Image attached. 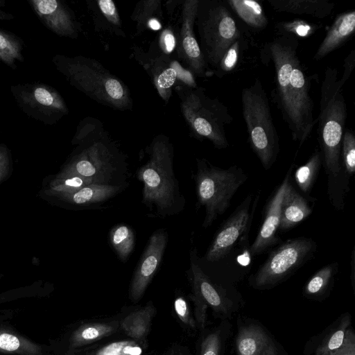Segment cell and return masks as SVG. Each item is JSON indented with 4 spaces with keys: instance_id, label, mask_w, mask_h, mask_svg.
<instances>
[{
    "instance_id": "cell-34",
    "label": "cell",
    "mask_w": 355,
    "mask_h": 355,
    "mask_svg": "<svg viewBox=\"0 0 355 355\" xmlns=\"http://www.w3.org/2000/svg\"><path fill=\"white\" fill-rule=\"evenodd\" d=\"M244 44H246L244 42L243 37H241L235 40L228 48L214 71L218 78H222L231 73L237 67Z\"/></svg>"
},
{
    "instance_id": "cell-45",
    "label": "cell",
    "mask_w": 355,
    "mask_h": 355,
    "mask_svg": "<svg viewBox=\"0 0 355 355\" xmlns=\"http://www.w3.org/2000/svg\"><path fill=\"white\" fill-rule=\"evenodd\" d=\"M19 346L20 342L17 337L8 333H3L0 335L1 349L8 352H13L17 350Z\"/></svg>"
},
{
    "instance_id": "cell-47",
    "label": "cell",
    "mask_w": 355,
    "mask_h": 355,
    "mask_svg": "<svg viewBox=\"0 0 355 355\" xmlns=\"http://www.w3.org/2000/svg\"><path fill=\"white\" fill-rule=\"evenodd\" d=\"M6 6L4 0H0V20H11L15 18V16L3 10Z\"/></svg>"
},
{
    "instance_id": "cell-20",
    "label": "cell",
    "mask_w": 355,
    "mask_h": 355,
    "mask_svg": "<svg viewBox=\"0 0 355 355\" xmlns=\"http://www.w3.org/2000/svg\"><path fill=\"white\" fill-rule=\"evenodd\" d=\"M355 31V10L338 15L326 33L313 60H320L343 46Z\"/></svg>"
},
{
    "instance_id": "cell-41",
    "label": "cell",
    "mask_w": 355,
    "mask_h": 355,
    "mask_svg": "<svg viewBox=\"0 0 355 355\" xmlns=\"http://www.w3.org/2000/svg\"><path fill=\"white\" fill-rule=\"evenodd\" d=\"M97 3L103 17L112 24L120 27L121 21L114 3L112 0H100Z\"/></svg>"
},
{
    "instance_id": "cell-33",
    "label": "cell",
    "mask_w": 355,
    "mask_h": 355,
    "mask_svg": "<svg viewBox=\"0 0 355 355\" xmlns=\"http://www.w3.org/2000/svg\"><path fill=\"white\" fill-rule=\"evenodd\" d=\"M137 6L136 10L132 15V19L137 24V28L141 27L142 31L144 28L158 30L162 28V25L158 20V17H152L155 15H159L160 10L159 1H144Z\"/></svg>"
},
{
    "instance_id": "cell-7",
    "label": "cell",
    "mask_w": 355,
    "mask_h": 355,
    "mask_svg": "<svg viewBox=\"0 0 355 355\" xmlns=\"http://www.w3.org/2000/svg\"><path fill=\"white\" fill-rule=\"evenodd\" d=\"M241 103L249 145L264 169L269 170L278 157L279 139L267 94L259 78L242 89Z\"/></svg>"
},
{
    "instance_id": "cell-14",
    "label": "cell",
    "mask_w": 355,
    "mask_h": 355,
    "mask_svg": "<svg viewBox=\"0 0 355 355\" xmlns=\"http://www.w3.org/2000/svg\"><path fill=\"white\" fill-rule=\"evenodd\" d=\"M168 241L166 230H156L148 243L133 274L129 288V297L134 303L143 297L146 289L157 272Z\"/></svg>"
},
{
    "instance_id": "cell-2",
    "label": "cell",
    "mask_w": 355,
    "mask_h": 355,
    "mask_svg": "<svg viewBox=\"0 0 355 355\" xmlns=\"http://www.w3.org/2000/svg\"><path fill=\"white\" fill-rule=\"evenodd\" d=\"M336 68L325 70L320 89V112L316 121L322 164L327 178V194L337 210L345 208L349 179L342 167L340 150L347 119L343 86Z\"/></svg>"
},
{
    "instance_id": "cell-12",
    "label": "cell",
    "mask_w": 355,
    "mask_h": 355,
    "mask_svg": "<svg viewBox=\"0 0 355 355\" xmlns=\"http://www.w3.org/2000/svg\"><path fill=\"white\" fill-rule=\"evenodd\" d=\"M260 193L259 190L255 195H248L221 224L206 252V261L215 262L224 259L240 238L248 239Z\"/></svg>"
},
{
    "instance_id": "cell-3",
    "label": "cell",
    "mask_w": 355,
    "mask_h": 355,
    "mask_svg": "<svg viewBox=\"0 0 355 355\" xmlns=\"http://www.w3.org/2000/svg\"><path fill=\"white\" fill-rule=\"evenodd\" d=\"M75 148L57 173L80 175L95 183L128 186V163L119 146L92 117L80 121L71 140Z\"/></svg>"
},
{
    "instance_id": "cell-40",
    "label": "cell",
    "mask_w": 355,
    "mask_h": 355,
    "mask_svg": "<svg viewBox=\"0 0 355 355\" xmlns=\"http://www.w3.org/2000/svg\"><path fill=\"white\" fill-rule=\"evenodd\" d=\"M175 311L180 320L189 327L194 329L196 324L195 319L191 315L187 301L182 297H178L174 302Z\"/></svg>"
},
{
    "instance_id": "cell-29",
    "label": "cell",
    "mask_w": 355,
    "mask_h": 355,
    "mask_svg": "<svg viewBox=\"0 0 355 355\" xmlns=\"http://www.w3.org/2000/svg\"><path fill=\"white\" fill-rule=\"evenodd\" d=\"M321 165V154L319 148H317L307 162L295 171L294 179L296 184L308 197L316 181Z\"/></svg>"
},
{
    "instance_id": "cell-42",
    "label": "cell",
    "mask_w": 355,
    "mask_h": 355,
    "mask_svg": "<svg viewBox=\"0 0 355 355\" xmlns=\"http://www.w3.org/2000/svg\"><path fill=\"white\" fill-rule=\"evenodd\" d=\"M220 337L218 332L209 334L201 344L200 355H219Z\"/></svg>"
},
{
    "instance_id": "cell-5",
    "label": "cell",
    "mask_w": 355,
    "mask_h": 355,
    "mask_svg": "<svg viewBox=\"0 0 355 355\" xmlns=\"http://www.w3.org/2000/svg\"><path fill=\"white\" fill-rule=\"evenodd\" d=\"M51 62L70 85L98 103L119 110L132 105L126 85L98 61L83 55H54Z\"/></svg>"
},
{
    "instance_id": "cell-18",
    "label": "cell",
    "mask_w": 355,
    "mask_h": 355,
    "mask_svg": "<svg viewBox=\"0 0 355 355\" xmlns=\"http://www.w3.org/2000/svg\"><path fill=\"white\" fill-rule=\"evenodd\" d=\"M196 251H192L190 268L187 271L192 286V291L196 293L218 315L227 316L230 312L232 302L202 271L196 261Z\"/></svg>"
},
{
    "instance_id": "cell-48",
    "label": "cell",
    "mask_w": 355,
    "mask_h": 355,
    "mask_svg": "<svg viewBox=\"0 0 355 355\" xmlns=\"http://www.w3.org/2000/svg\"><path fill=\"white\" fill-rule=\"evenodd\" d=\"M350 266H351V281L353 288H354V282H355V246H354L352 255H351V261H350Z\"/></svg>"
},
{
    "instance_id": "cell-6",
    "label": "cell",
    "mask_w": 355,
    "mask_h": 355,
    "mask_svg": "<svg viewBox=\"0 0 355 355\" xmlns=\"http://www.w3.org/2000/svg\"><path fill=\"white\" fill-rule=\"evenodd\" d=\"M175 89L192 135L200 140H209L217 149L227 148L225 128L233 121L227 107L208 95L205 88L179 85Z\"/></svg>"
},
{
    "instance_id": "cell-11",
    "label": "cell",
    "mask_w": 355,
    "mask_h": 355,
    "mask_svg": "<svg viewBox=\"0 0 355 355\" xmlns=\"http://www.w3.org/2000/svg\"><path fill=\"white\" fill-rule=\"evenodd\" d=\"M10 91L20 110L28 117L51 125L69 114V108L58 90L41 82L18 83Z\"/></svg>"
},
{
    "instance_id": "cell-30",
    "label": "cell",
    "mask_w": 355,
    "mask_h": 355,
    "mask_svg": "<svg viewBox=\"0 0 355 355\" xmlns=\"http://www.w3.org/2000/svg\"><path fill=\"white\" fill-rule=\"evenodd\" d=\"M109 239L119 259L125 262L135 248V236L132 229L126 224H118L110 230Z\"/></svg>"
},
{
    "instance_id": "cell-23",
    "label": "cell",
    "mask_w": 355,
    "mask_h": 355,
    "mask_svg": "<svg viewBox=\"0 0 355 355\" xmlns=\"http://www.w3.org/2000/svg\"><path fill=\"white\" fill-rule=\"evenodd\" d=\"M271 8L279 12L311 15L324 18L331 14L334 3L326 0H267Z\"/></svg>"
},
{
    "instance_id": "cell-15",
    "label": "cell",
    "mask_w": 355,
    "mask_h": 355,
    "mask_svg": "<svg viewBox=\"0 0 355 355\" xmlns=\"http://www.w3.org/2000/svg\"><path fill=\"white\" fill-rule=\"evenodd\" d=\"M295 167L292 164L279 187L268 200L264 209V218L260 230L252 244L249 248V254L252 257L261 254L273 246L281 243L277 236L281 218V206L284 194L290 182L291 173Z\"/></svg>"
},
{
    "instance_id": "cell-8",
    "label": "cell",
    "mask_w": 355,
    "mask_h": 355,
    "mask_svg": "<svg viewBox=\"0 0 355 355\" xmlns=\"http://www.w3.org/2000/svg\"><path fill=\"white\" fill-rule=\"evenodd\" d=\"M196 172L193 175L196 207L205 208L202 227L207 228L229 208L231 200L247 180L248 175L236 165L221 168L205 158L196 159Z\"/></svg>"
},
{
    "instance_id": "cell-24",
    "label": "cell",
    "mask_w": 355,
    "mask_h": 355,
    "mask_svg": "<svg viewBox=\"0 0 355 355\" xmlns=\"http://www.w3.org/2000/svg\"><path fill=\"white\" fill-rule=\"evenodd\" d=\"M94 183L92 180L80 175H60L58 173L49 175L43 180L38 196L42 198L70 193Z\"/></svg>"
},
{
    "instance_id": "cell-25",
    "label": "cell",
    "mask_w": 355,
    "mask_h": 355,
    "mask_svg": "<svg viewBox=\"0 0 355 355\" xmlns=\"http://www.w3.org/2000/svg\"><path fill=\"white\" fill-rule=\"evenodd\" d=\"M155 313L154 306L151 303L148 304L124 318L120 323L121 328L128 336L141 341L149 332Z\"/></svg>"
},
{
    "instance_id": "cell-10",
    "label": "cell",
    "mask_w": 355,
    "mask_h": 355,
    "mask_svg": "<svg viewBox=\"0 0 355 355\" xmlns=\"http://www.w3.org/2000/svg\"><path fill=\"white\" fill-rule=\"evenodd\" d=\"M316 250L317 244L311 238L300 236L286 241L270 252L249 279L250 284L259 290L277 286L309 261Z\"/></svg>"
},
{
    "instance_id": "cell-4",
    "label": "cell",
    "mask_w": 355,
    "mask_h": 355,
    "mask_svg": "<svg viewBox=\"0 0 355 355\" xmlns=\"http://www.w3.org/2000/svg\"><path fill=\"white\" fill-rule=\"evenodd\" d=\"M144 155L146 159L136 172L143 184L141 202L157 216L178 214L184 209L186 199L173 170V144L168 137L157 135Z\"/></svg>"
},
{
    "instance_id": "cell-26",
    "label": "cell",
    "mask_w": 355,
    "mask_h": 355,
    "mask_svg": "<svg viewBox=\"0 0 355 355\" xmlns=\"http://www.w3.org/2000/svg\"><path fill=\"white\" fill-rule=\"evenodd\" d=\"M227 4L246 25L250 28L261 31L268 24L262 5L254 0H227Z\"/></svg>"
},
{
    "instance_id": "cell-31",
    "label": "cell",
    "mask_w": 355,
    "mask_h": 355,
    "mask_svg": "<svg viewBox=\"0 0 355 355\" xmlns=\"http://www.w3.org/2000/svg\"><path fill=\"white\" fill-rule=\"evenodd\" d=\"M117 326L112 323L94 322L80 327L74 333L73 344L76 346L87 345L114 334Z\"/></svg>"
},
{
    "instance_id": "cell-38",
    "label": "cell",
    "mask_w": 355,
    "mask_h": 355,
    "mask_svg": "<svg viewBox=\"0 0 355 355\" xmlns=\"http://www.w3.org/2000/svg\"><path fill=\"white\" fill-rule=\"evenodd\" d=\"M12 153L6 144H0V184L6 181L12 173Z\"/></svg>"
},
{
    "instance_id": "cell-22",
    "label": "cell",
    "mask_w": 355,
    "mask_h": 355,
    "mask_svg": "<svg viewBox=\"0 0 355 355\" xmlns=\"http://www.w3.org/2000/svg\"><path fill=\"white\" fill-rule=\"evenodd\" d=\"M144 67L150 73L159 96L165 101H168L171 89L178 78V67L177 63L171 61L167 54L160 55L155 58H149L148 61L142 62Z\"/></svg>"
},
{
    "instance_id": "cell-46",
    "label": "cell",
    "mask_w": 355,
    "mask_h": 355,
    "mask_svg": "<svg viewBox=\"0 0 355 355\" xmlns=\"http://www.w3.org/2000/svg\"><path fill=\"white\" fill-rule=\"evenodd\" d=\"M355 66V50L353 49L350 51L348 55L344 60V71L343 74L340 78V81L343 85H345L346 81L349 79L352 72Z\"/></svg>"
},
{
    "instance_id": "cell-28",
    "label": "cell",
    "mask_w": 355,
    "mask_h": 355,
    "mask_svg": "<svg viewBox=\"0 0 355 355\" xmlns=\"http://www.w3.org/2000/svg\"><path fill=\"white\" fill-rule=\"evenodd\" d=\"M339 263L332 262L321 268L306 282L304 293L308 297H322L332 286L338 271Z\"/></svg>"
},
{
    "instance_id": "cell-32",
    "label": "cell",
    "mask_w": 355,
    "mask_h": 355,
    "mask_svg": "<svg viewBox=\"0 0 355 355\" xmlns=\"http://www.w3.org/2000/svg\"><path fill=\"white\" fill-rule=\"evenodd\" d=\"M350 323V315L343 316L339 324L325 336L316 348L315 355H324L340 348L343 344Z\"/></svg>"
},
{
    "instance_id": "cell-27",
    "label": "cell",
    "mask_w": 355,
    "mask_h": 355,
    "mask_svg": "<svg viewBox=\"0 0 355 355\" xmlns=\"http://www.w3.org/2000/svg\"><path fill=\"white\" fill-rule=\"evenodd\" d=\"M24 40L18 35L0 28V63L15 69L24 61Z\"/></svg>"
},
{
    "instance_id": "cell-39",
    "label": "cell",
    "mask_w": 355,
    "mask_h": 355,
    "mask_svg": "<svg viewBox=\"0 0 355 355\" xmlns=\"http://www.w3.org/2000/svg\"><path fill=\"white\" fill-rule=\"evenodd\" d=\"M189 297L194 305V315L196 327L200 329L205 328L207 320V304L204 300L195 292L189 295Z\"/></svg>"
},
{
    "instance_id": "cell-37",
    "label": "cell",
    "mask_w": 355,
    "mask_h": 355,
    "mask_svg": "<svg viewBox=\"0 0 355 355\" xmlns=\"http://www.w3.org/2000/svg\"><path fill=\"white\" fill-rule=\"evenodd\" d=\"M135 340H120L103 346L93 355H141L143 348Z\"/></svg>"
},
{
    "instance_id": "cell-17",
    "label": "cell",
    "mask_w": 355,
    "mask_h": 355,
    "mask_svg": "<svg viewBox=\"0 0 355 355\" xmlns=\"http://www.w3.org/2000/svg\"><path fill=\"white\" fill-rule=\"evenodd\" d=\"M127 186L94 183L70 193L42 198L55 206L80 209L103 203L124 190Z\"/></svg>"
},
{
    "instance_id": "cell-19",
    "label": "cell",
    "mask_w": 355,
    "mask_h": 355,
    "mask_svg": "<svg viewBox=\"0 0 355 355\" xmlns=\"http://www.w3.org/2000/svg\"><path fill=\"white\" fill-rule=\"evenodd\" d=\"M235 344L236 355H279L273 339L255 324L240 327Z\"/></svg>"
},
{
    "instance_id": "cell-44",
    "label": "cell",
    "mask_w": 355,
    "mask_h": 355,
    "mask_svg": "<svg viewBox=\"0 0 355 355\" xmlns=\"http://www.w3.org/2000/svg\"><path fill=\"white\" fill-rule=\"evenodd\" d=\"M161 47L164 54L171 53L176 46V37L173 32L169 29H165L160 37Z\"/></svg>"
},
{
    "instance_id": "cell-13",
    "label": "cell",
    "mask_w": 355,
    "mask_h": 355,
    "mask_svg": "<svg viewBox=\"0 0 355 355\" xmlns=\"http://www.w3.org/2000/svg\"><path fill=\"white\" fill-rule=\"evenodd\" d=\"M199 0H187L182 9L180 28L178 35L177 51L192 74L201 78L209 76L208 68L194 31Z\"/></svg>"
},
{
    "instance_id": "cell-49",
    "label": "cell",
    "mask_w": 355,
    "mask_h": 355,
    "mask_svg": "<svg viewBox=\"0 0 355 355\" xmlns=\"http://www.w3.org/2000/svg\"><path fill=\"white\" fill-rule=\"evenodd\" d=\"M0 276H1V273H0Z\"/></svg>"
},
{
    "instance_id": "cell-9",
    "label": "cell",
    "mask_w": 355,
    "mask_h": 355,
    "mask_svg": "<svg viewBox=\"0 0 355 355\" xmlns=\"http://www.w3.org/2000/svg\"><path fill=\"white\" fill-rule=\"evenodd\" d=\"M195 24L203 58L214 71L228 48L243 37L241 30L226 1L221 0H199Z\"/></svg>"
},
{
    "instance_id": "cell-16",
    "label": "cell",
    "mask_w": 355,
    "mask_h": 355,
    "mask_svg": "<svg viewBox=\"0 0 355 355\" xmlns=\"http://www.w3.org/2000/svg\"><path fill=\"white\" fill-rule=\"evenodd\" d=\"M41 23L58 36L76 39L79 25L72 10L59 0H28Z\"/></svg>"
},
{
    "instance_id": "cell-21",
    "label": "cell",
    "mask_w": 355,
    "mask_h": 355,
    "mask_svg": "<svg viewBox=\"0 0 355 355\" xmlns=\"http://www.w3.org/2000/svg\"><path fill=\"white\" fill-rule=\"evenodd\" d=\"M313 211L308 200L289 182L286 188L282 206L279 230L286 232L293 228L309 216Z\"/></svg>"
},
{
    "instance_id": "cell-1",
    "label": "cell",
    "mask_w": 355,
    "mask_h": 355,
    "mask_svg": "<svg viewBox=\"0 0 355 355\" xmlns=\"http://www.w3.org/2000/svg\"><path fill=\"white\" fill-rule=\"evenodd\" d=\"M298 38L278 34L261 50L262 62L273 64L275 73L274 98L291 131L292 139L301 146L309 137L315 124L311 83L297 50Z\"/></svg>"
},
{
    "instance_id": "cell-43",
    "label": "cell",
    "mask_w": 355,
    "mask_h": 355,
    "mask_svg": "<svg viewBox=\"0 0 355 355\" xmlns=\"http://www.w3.org/2000/svg\"><path fill=\"white\" fill-rule=\"evenodd\" d=\"M324 355H355V336L352 329H349L342 346Z\"/></svg>"
},
{
    "instance_id": "cell-36",
    "label": "cell",
    "mask_w": 355,
    "mask_h": 355,
    "mask_svg": "<svg viewBox=\"0 0 355 355\" xmlns=\"http://www.w3.org/2000/svg\"><path fill=\"white\" fill-rule=\"evenodd\" d=\"M342 167L350 178L355 172V136L352 130L344 132L340 150Z\"/></svg>"
},
{
    "instance_id": "cell-35",
    "label": "cell",
    "mask_w": 355,
    "mask_h": 355,
    "mask_svg": "<svg viewBox=\"0 0 355 355\" xmlns=\"http://www.w3.org/2000/svg\"><path fill=\"white\" fill-rule=\"evenodd\" d=\"M319 28L320 26L302 19L281 21L275 26L278 34H291L297 38L310 37Z\"/></svg>"
}]
</instances>
